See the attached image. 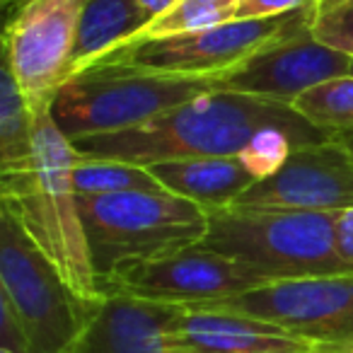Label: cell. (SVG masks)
I'll return each mask as SVG.
<instances>
[{
  "mask_svg": "<svg viewBox=\"0 0 353 353\" xmlns=\"http://www.w3.org/2000/svg\"><path fill=\"white\" fill-rule=\"evenodd\" d=\"M266 128L322 133V128L295 112L293 104L216 90L143 126L78 138L73 148L85 160H121L150 167L192 157H237Z\"/></svg>",
  "mask_w": 353,
  "mask_h": 353,
  "instance_id": "cell-1",
  "label": "cell"
},
{
  "mask_svg": "<svg viewBox=\"0 0 353 353\" xmlns=\"http://www.w3.org/2000/svg\"><path fill=\"white\" fill-rule=\"evenodd\" d=\"M78 152L73 141L56 126L49 107L34 114L32 170L0 176V203L22 223L34 245L49 256L65 283L88 303L104 298L90 256L75 189Z\"/></svg>",
  "mask_w": 353,
  "mask_h": 353,
  "instance_id": "cell-2",
  "label": "cell"
},
{
  "mask_svg": "<svg viewBox=\"0 0 353 353\" xmlns=\"http://www.w3.org/2000/svg\"><path fill=\"white\" fill-rule=\"evenodd\" d=\"M78 208L99 288L119 266L196 247L208 232L206 208L165 189L107 196L78 194Z\"/></svg>",
  "mask_w": 353,
  "mask_h": 353,
  "instance_id": "cell-3",
  "label": "cell"
},
{
  "mask_svg": "<svg viewBox=\"0 0 353 353\" xmlns=\"http://www.w3.org/2000/svg\"><path fill=\"white\" fill-rule=\"evenodd\" d=\"M336 213L208 211V232L199 247L218 252L271 281L353 274L336 252Z\"/></svg>",
  "mask_w": 353,
  "mask_h": 353,
  "instance_id": "cell-4",
  "label": "cell"
},
{
  "mask_svg": "<svg viewBox=\"0 0 353 353\" xmlns=\"http://www.w3.org/2000/svg\"><path fill=\"white\" fill-rule=\"evenodd\" d=\"M218 78H182L121 65H92L73 75L49 104L70 138L104 136L143 126L179 104L216 92Z\"/></svg>",
  "mask_w": 353,
  "mask_h": 353,
  "instance_id": "cell-5",
  "label": "cell"
},
{
  "mask_svg": "<svg viewBox=\"0 0 353 353\" xmlns=\"http://www.w3.org/2000/svg\"><path fill=\"white\" fill-rule=\"evenodd\" d=\"M0 298L17 314L32 353H65L97 305L83 300L0 203Z\"/></svg>",
  "mask_w": 353,
  "mask_h": 353,
  "instance_id": "cell-6",
  "label": "cell"
},
{
  "mask_svg": "<svg viewBox=\"0 0 353 353\" xmlns=\"http://www.w3.org/2000/svg\"><path fill=\"white\" fill-rule=\"evenodd\" d=\"M310 17L312 8H305L279 17L232 20L187 34L136 41L109 54L97 65H121L182 78H221L261 49L310 27Z\"/></svg>",
  "mask_w": 353,
  "mask_h": 353,
  "instance_id": "cell-7",
  "label": "cell"
},
{
  "mask_svg": "<svg viewBox=\"0 0 353 353\" xmlns=\"http://www.w3.org/2000/svg\"><path fill=\"white\" fill-rule=\"evenodd\" d=\"M10 8L3 59L37 114L70 80L85 0H20Z\"/></svg>",
  "mask_w": 353,
  "mask_h": 353,
  "instance_id": "cell-8",
  "label": "cell"
},
{
  "mask_svg": "<svg viewBox=\"0 0 353 353\" xmlns=\"http://www.w3.org/2000/svg\"><path fill=\"white\" fill-rule=\"evenodd\" d=\"M274 283L254 269L203 247L131 261L102 281V293H123L172 307H203Z\"/></svg>",
  "mask_w": 353,
  "mask_h": 353,
  "instance_id": "cell-9",
  "label": "cell"
},
{
  "mask_svg": "<svg viewBox=\"0 0 353 353\" xmlns=\"http://www.w3.org/2000/svg\"><path fill=\"white\" fill-rule=\"evenodd\" d=\"M203 307L252 314L327 346H353V274L274 281Z\"/></svg>",
  "mask_w": 353,
  "mask_h": 353,
  "instance_id": "cell-10",
  "label": "cell"
},
{
  "mask_svg": "<svg viewBox=\"0 0 353 353\" xmlns=\"http://www.w3.org/2000/svg\"><path fill=\"white\" fill-rule=\"evenodd\" d=\"M353 206V152L329 136L300 145L285 165L252 184L230 208L237 211L339 213Z\"/></svg>",
  "mask_w": 353,
  "mask_h": 353,
  "instance_id": "cell-11",
  "label": "cell"
},
{
  "mask_svg": "<svg viewBox=\"0 0 353 353\" xmlns=\"http://www.w3.org/2000/svg\"><path fill=\"white\" fill-rule=\"evenodd\" d=\"M351 61V56L317 41L305 27L221 75L218 90L293 104L307 90L348 75Z\"/></svg>",
  "mask_w": 353,
  "mask_h": 353,
  "instance_id": "cell-12",
  "label": "cell"
},
{
  "mask_svg": "<svg viewBox=\"0 0 353 353\" xmlns=\"http://www.w3.org/2000/svg\"><path fill=\"white\" fill-rule=\"evenodd\" d=\"M165 341L172 353H327L336 348L221 307H174Z\"/></svg>",
  "mask_w": 353,
  "mask_h": 353,
  "instance_id": "cell-13",
  "label": "cell"
},
{
  "mask_svg": "<svg viewBox=\"0 0 353 353\" xmlns=\"http://www.w3.org/2000/svg\"><path fill=\"white\" fill-rule=\"evenodd\" d=\"M172 312V305L104 293L90 322L65 353H172L165 341Z\"/></svg>",
  "mask_w": 353,
  "mask_h": 353,
  "instance_id": "cell-14",
  "label": "cell"
},
{
  "mask_svg": "<svg viewBox=\"0 0 353 353\" xmlns=\"http://www.w3.org/2000/svg\"><path fill=\"white\" fill-rule=\"evenodd\" d=\"M160 187L170 194L189 199L206 211L230 208L252 184L254 174L242 165L240 157H192V160H170L150 165Z\"/></svg>",
  "mask_w": 353,
  "mask_h": 353,
  "instance_id": "cell-15",
  "label": "cell"
},
{
  "mask_svg": "<svg viewBox=\"0 0 353 353\" xmlns=\"http://www.w3.org/2000/svg\"><path fill=\"white\" fill-rule=\"evenodd\" d=\"M148 22L150 17L138 0H85L70 78L131 44Z\"/></svg>",
  "mask_w": 353,
  "mask_h": 353,
  "instance_id": "cell-16",
  "label": "cell"
},
{
  "mask_svg": "<svg viewBox=\"0 0 353 353\" xmlns=\"http://www.w3.org/2000/svg\"><path fill=\"white\" fill-rule=\"evenodd\" d=\"M34 157V114L17 85L8 61L0 68V176L32 170Z\"/></svg>",
  "mask_w": 353,
  "mask_h": 353,
  "instance_id": "cell-17",
  "label": "cell"
},
{
  "mask_svg": "<svg viewBox=\"0 0 353 353\" xmlns=\"http://www.w3.org/2000/svg\"><path fill=\"white\" fill-rule=\"evenodd\" d=\"M75 189L80 196H107L126 192H162L148 167L121 160H85L75 165Z\"/></svg>",
  "mask_w": 353,
  "mask_h": 353,
  "instance_id": "cell-18",
  "label": "cell"
},
{
  "mask_svg": "<svg viewBox=\"0 0 353 353\" xmlns=\"http://www.w3.org/2000/svg\"><path fill=\"white\" fill-rule=\"evenodd\" d=\"M242 0H184L170 12L150 20L136 37V41H150V39H165V37L187 34V32L208 30V27L232 22L237 17V8ZM128 46V44H126Z\"/></svg>",
  "mask_w": 353,
  "mask_h": 353,
  "instance_id": "cell-19",
  "label": "cell"
},
{
  "mask_svg": "<svg viewBox=\"0 0 353 353\" xmlns=\"http://www.w3.org/2000/svg\"><path fill=\"white\" fill-rule=\"evenodd\" d=\"M295 112L327 133L353 131V75L329 80L293 102Z\"/></svg>",
  "mask_w": 353,
  "mask_h": 353,
  "instance_id": "cell-20",
  "label": "cell"
},
{
  "mask_svg": "<svg viewBox=\"0 0 353 353\" xmlns=\"http://www.w3.org/2000/svg\"><path fill=\"white\" fill-rule=\"evenodd\" d=\"M310 30L317 41L353 59V0H317Z\"/></svg>",
  "mask_w": 353,
  "mask_h": 353,
  "instance_id": "cell-21",
  "label": "cell"
},
{
  "mask_svg": "<svg viewBox=\"0 0 353 353\" xmlns=\"http://www.w3.org/2000/svg\"><path fill=\"white\" fill-rule=\"evenodd\" d=\"M317 0H242L235 20H261V17H279L312 8Z\"/></svg>",
  "mask_w": 353,
  "mask_h": 353,
  "instance_id": "cell-22",
  "label": "cell"
},
{
  "mask_svg": "<svg viewBox=\"0 0 353 353\" xmlns=\"http://www.w3.org/2000/svg\"><path fill=\"white\" fill-rule=\"evenodd\" d=\"M0 348L15 353H32L30 339H27L20 319L3 298H0Z\"/></svg>",
  "mask_w": 353,
  "mask_h": 353,
  "instance_id": "cell-23",
  "label": "cell"
},
{
  "mask_svg": "<svg viewBox=\"0 0 353 353\" xmlns=\"http://www.w3.org/2000/svg\"><path fill=\"white\" fill-rule=\"evenodd\" d=\"M334 237H336V252L343 264L353 271V206L336 213L334 221Z\"/></svg>",
  "mask_w": 353,
  "mask_h": 353,
  "instance_id": "cell-24",
  "label": "cell"
},
{
  "mask_svg": "<svg viewBox=\"0 0 353 353\" xmlns=\"http://www.w3.org/2000/svg\"><path fill=\"white\" fill-rule=\"evenodd\" d=\"M138 3H141L143 10L148 12V17H150V20H155V17L170 12L172 8H176L179 3H184V0H138Z\"/></svg>",
  "mask_w": 353,
  "mask_h": 353,
  "instance_id": "cell-25",
  "label": "cell"
},
{
  "mask_svg": "<svg viewBox=\"0 0 353 353\" xmlns=\"http://www.w3.org/2000/svg\"><path fill=\"white\" fill-rule=\"evenodd\" d=\"M332 136H336L339 141H341L343 145H346L348 150L353 152V131H346V133H332Z\"/></svg>",
  "mask_w": 353,
  "mask_h": 353,
  "instance_id": "cell-26",
  "label": "cell"
},
{
  "mask_svg": "<svg viewBox=\"0 0 353 353\" xmlns=\"http://www.w3.org/2000/svg\"><path fill=\"white\" fill-rule=\"evenodd\" d=\"M327 353H353V346H336V348H329Z\"/></svg>",
  "mask_w": 353,
  "mask_h": 353,
  "instance_id": "cell-27",
  "label": "cell"
},
{
  "mask_svg": "<svg viewBox=\"0 0 353 353\" xmlns=\"http://www.w3.org/2000/svg\"><path fill=\"white\" fill-rule=\"evenodd\" d=\"M15 3H20V0H6V3H3V6H6V8H10V6H15Z\"/></svg>",
  "mask_w": 353,
  "mask_h": 353,
  "instance_id": "cell-28",
  "label": "cell"
},
{
  "mask_svg": "<svg viewBox=\"0 0 353 353\" xmlns=\"http://www.w3.org/2000/svg\"><path fill=\"white\" fill-rule=\"evenodd\" d=\"M0 353H15V351H6V348H0Z\"/></svg>",
  "mask_w": 353,
  "mask_h": 353,
  "instance_id": "cell-29",
  "label": "cell"
},
{
  "mask_svg": "<svg viewBox=\"0 0 353 353\" xmlns=\"http://www.w3.org/2000/svg\"><path fill=\"white\" fill-rule=\"evenodd\" d=\"M348 75H353V61H351V70H348Z\"/></svg>",
  "mask_w": 353,
  "mask_h": 353,
  "instance_id": "cell-30",
  "label": "cell"
},
{
  "mask_svg": "<svg viewBox=\"0 0 353 353\" xmlns=\"http://www.w3.org/2000/svg\"><path fill=\"white\" fill-rule=\"evenodd\" d=\"M3 3H6V0H3Z\"/></svg>",
  "mask_w": 353,
  "mask_h": 353,
  "instance_id": "cell-31",
  "label": "cell"
}]
</instances>
